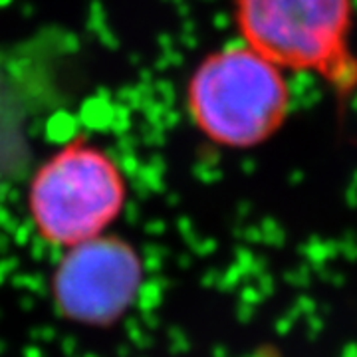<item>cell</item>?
<instances>
[{
  "label": "cell",
  "mask_w": 357,
  "mask_h": 357,
  "mask_svg": "<svg viewBox=\"0 0 357 357\" xmlns=\"http://www.w3.org/2000/svg\"><path fill=\"white\" fill-rule=\"evenodd\" d=\"M185 100L195 128L227 149L266 143L292 109L286 72L244 42L204 56L189 77Z\"/></svg>",
  "instance_id": "obj_1"
},
{
  "label": "cell",
  "mask_w": 357,
  "mask_h": 357,
  "mask_svg": "<svg viewBox=\"0 0 357 357\" xmlns=\"http://www.w3.org/2000/svg\"><path fill=\"white\" fill-rule=\"evenodd\" d=\"M244 44L286 74H310L340 93L357 88L354 0H234Z\"/></svg>",
  "instance_id": "obj_2"
},
{
  "label": "cell",
  "mask_w": 357,
  "mask_h": 357,
  "mask_svg": "<svg viewBox=\"0 0 357 357\" xmlns=\"http://www.w3.org/2000/svg\"><path fill=\"white\" fill-rule=\"evenodd\" d=\"M128 201V178L105 147L74 137L36 169L26 206L44 243L70 248L109 232Z\"/></svg>",
  "instance_id": "obj_3"
},
{
  "label": "cell",
  "mask_w": 357,
  "mask_h": 357,
  "mask_svg": "<svg viewBox=\"0 0 357 357\" xmlns=\"http://www.w3.org/2000/svg\"><path fill=\"white\" fill-rule=\"evenodd\" d=\"M145 266L137 246L114 232L66 248L52 270L56 312L68 321L107 330L137 302Z\"/></svg>",
  "instance_id": "obj_4"
}]
</instances>
